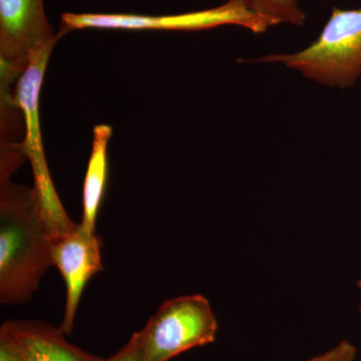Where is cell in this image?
Wrapping results in <instances>:
<instances>
[{"label":"cell","mask_w":361,"mask_h":361,"mask_svg":"<svg viewBox=\"0 0 361 361\" xmlns=\"http://www.w3.org/2000/svg\"><path fill=\"white\" fill-rule=\"evenodd\" d=\"M52 266L51 240L32 188L0 182V303L25 305Z\"/></svg>","instance_id":"obj_1"},{"label":"cell","mask_w":361,"mask_h":361,"mask_svg":"<svg viewBox=\"0 0 361 361\" xmlns=\"http://www.w3.org/2000/svg\"><path fill=\"white\" fill-rule=\"evenodd\" d=\"M253 61L282 63L327 87H353L361 75V7H334L319 37L303 51L267 54Z\"/></svg>","instance_id":"obj_2"},{"label":"cell","mask_w":361,"mask_h":361,"mask_svg":"<svg viewBox=\"0 0 361 361\" xmlns=\"http://www.w3.org/2000/svg\"><path fill=\"white\" fill-rule=\"evenodd\" d=\"M54 47L49 45L32 54L27 68L14 87V103L20 109L25 123V140L20 147L32 165L35 180L32 189L51 241L70 232L78 224L66 212L52 182L40 130V90Z\"/></svg>","instance_id":"obj_3"},{"label":"cell","mask_w":361,"mask_h":361,"mask_svg":"<svg viewBox=\"0 0 361 361\" xmlns=\"http://www.w3.org/2000/svg\"><path fill=\"white\" fill-rule=\"evenodd\" d=\"M218 325L208 299L200 294L161 304L141 330L145 361H169L216 341Z\"/></svg>","instance_id":"obj_4"},{"label":"cell","mask_w":361,"mask_h":361,"mask_svg":"<svg viewBox=\"0 0 361 361\" xmlns=\"http://www.w3.org/2000/svg\"><path fill=\"white\" fill-rule=\"evenodd\" d=\"M221 25H239L255 33L265 32L269 23L257 14L228 0L223 6L169 16H145L135 13H63L59 33L63 37L73 30H168L196 32Z\"/></svg>","instance_id":"obj_5"},{"label":"cell","mask_w":361,"mask_h":361,"mask_svg":"<svg viewBox=\"0 0 361 361\" xmlns=\"http://www.w3.org/2000/svg\"><path fill=\"white\" fill-rule=\"evenodd\" d=\"M61 39L47 20L44 0H0V85H11L27 68L30 56Z\"/></svg>","instance_id":"obj_6"},{"label":"cell","mask_w":361,"mask_h":361,"mask_svg":"<svg viewBox=\"0 0 361 361\" xmlns=\"http://www.w3.org/2000/svg\"><path fill=\"white\" fill-rule=\"evenodd\" d=\"M103 243L97 233L87 232L82 223L51 241L52 266L63 275L66 287L65 315L61 324L66 336L73 332L78 304L87 282L104 271Z\"/></svg>","instance_id":"obj_7"},{"label":"cell","mask_w":361,"mask_h":361,"mask_svg":"<svg viewBox=\"0 0 361 361\" xmlns=\"http://www.w3.org/2000/svg\"><path fill=\"white\" fill-rule=\"evenodd\" d=\"M16 336L25 361H103L66 341L61 326L42 320L4 322Z\"/></svg>","instance_id":"obj_8"},{"label":"cell","mask_w":361,"mask_h":361,"mask_svg":"<svg viewBox=\"0 0 361 361\" xmlns=\"http://www.w3.org/2000/svg\"><path fill=\"white\" fill-rule=\"evenodd\" d=\"M113 135L111 126H94L92 152L82 188V224L90 233H96L97 214L101 209L109 180V142Z\"/></svg>","instance_id":"obj_9"},{"label":"cell","mask_w":361,"mask_h":361,"mask_svg":"<svg viewBox=\"0 0 361 361\" xmlns=\"http://www.w3.org/2000/svg\"><path fill=\"white\" fill-rule=\"evenodd\" d=\"M236 2L251 13L257 14L271 26L289 23L303 26L305 13L296 0H230Z\"/></svg>","instance_id":"obj_10"},{"label":"cell","mask_w":361,"mask_h":361,"mask_svg":"<svg viewBox=\"0 0 361 361\" xmlns=\"http://www.w3.org/2000/svg\"><path fill=\"white\" fill-rule=\"evenodd\" d=\"M0 361H25L18 341L4 322L0 327Z\"/></svg>","instance_id":"obj_11"},{"label":"cell","mask_w":361,"mask_h":361,"mask_svg":"<svg viewBox=\"0 0 361 361\" xmlns=\"http://www.w3.org/2000/svg\"><path fill=\"white\" fill-rule=\"evenodd\" d=\"M103 361H145L141 330L135 332L118 353Z\"/></svg>","instance_id":"obj_12"},{"label":"cell","mask_w":361,"mask_h":361,"mask_svg":"<svg viewBox=\"0 0 361 361\" xmlns=\"http://www.w3.org/2000/svg\"><path fill=\"white\" fill-rule=\"evenodd\" d=\"M356 348L351 342L341 341L336 348L308 361H355Z\"/></svg>","instance_id":"obj_13"},{"label":"cell","mask_w":361,"mask_h":361,"mask_svg":"<svg viewBox=\"0 0 361 361\" xmlns=\"http://www.w3.org/2000/svg\"><path fill=\"white\" fill-rule=\"evenodd\" d=\"M358 286H360V291H361V279L360 280V282H358ZM360 314H361V306H360Z\"/></svg>","instance_id":"obj_14"}]
</instances>
